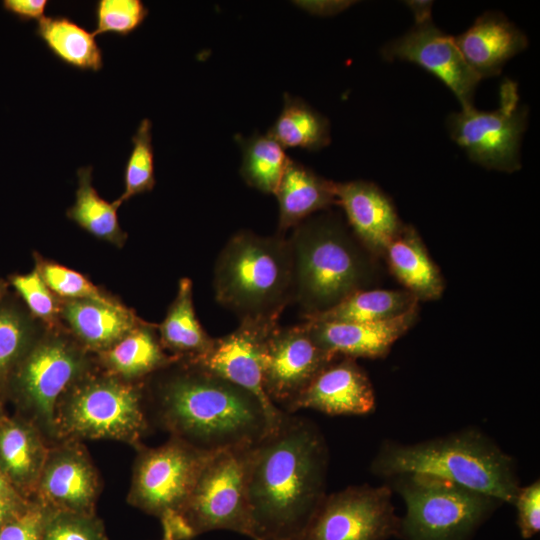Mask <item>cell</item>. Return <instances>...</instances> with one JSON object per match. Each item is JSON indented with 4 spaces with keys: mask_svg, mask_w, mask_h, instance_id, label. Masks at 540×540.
I'll list each match as a JSON object with an SVG mask.
<instances>
[{
    "mask_svg": "<svg viewBox=\"0 0 540 540\" xmlns=\"http://www.w3.org/2000/svg\"><path fill=\"white\" fill-rule=\"evenodd\" d=\"M37 486L40 503L49 509L93 513L98 476L84 450L76 445L48 451Z\"/></svg>",
    "mask_w": 540,
    "mask_h": 540,
    "instance_id": "obj_16",
    "label": "cell"
},
{
    "mask_svg": "<svg viewBox=\"0 0 540 540\" xmlns=\"http://www.w3.org/2000/svg\"><path fill=\"white\" fill-rule=\"evenodd\" d=\"M92 171V166L78 169L76 200L67 216L96 238L122 245L126 234L119 225L118 207L97 193L92 185Z\"/></svg>",
    "mask_w": 540,
    "mask_h": 540,
    "instance_id": "obj_30",
    "label": "cell"
},
{
    "mask_svg": "<svg viewBox=\"0 0 540 540\" xmlns=\"http://www.w3.org/2000/svg\"><path fill=\"white\" fill-rule=\"evenodd\" d=\"M161 540H175L167 528L163 527V537Z\"/></svg>",
    "mask_w": 540,
    "mask_h": 540,
    "instance_id": "obj_45",
    "label": "cell"
},
{
    "mask_svg": "<svg viewBox=\"0 0 540 540\" xmlns=\"http://www.w3.org/2000/svg\"><path fill=\"white\" fill-rule=\"evenodd\" d=\"M83 368L81 354L60 339L38 344L23 361L18 381L44 427L56 429L58 401Z\"/></svg>",
    "mask_w": 540,
    "mask_h": 540,
    "instance_id": "obj_15",
    "label": "cell"
},
{
    "mask_svg": "<svg viewBox=\"0 0 540 540\" xmlns=\"http://www.w3.org/2000/svg\"><path fill=\"white\" fill-rule=\"evenodd\" d=\"M36 270L50 290L74 299H110L82 274L54 262L37 260Z\"/></svg>",
    "mask_w": 540,
    "mask_h": 540,
    "instance_id": "obj_35",
    "label": "cell"
},
{
    "mask_svg": "<svg viewBox=\"0 0 540 540\" xmlns=\"http://www.w3.org/2000/svg\"><path fill=\"white\" fill-rule=\"evenodd\" d=\"M28 506L19 496L0 497V528L21 514Z\"/></svg>",
    "mask_w": 540,
    "mask_h": 540,
    "instance_id": "obj_42",
    "label": "cell"
},
{
    "mask_svg": "<svg viewBox=\"0 0 540 540\" xmlns=\"http://www.w3.org/2000/svg\"><path fill=\"white\" fill-rule=\"evenodd\" d=\"M213 454L174 437L164 445L145 449L134 470L131 503L160 519L179 513Z\"/></svg>",
    "mask_w": 540,
    "mask_h": 540,
    "instance_id": "obj_11",
    "label": "cell"
},
{
    "mask_svg": "<svg viewBox=\"0 0 540 540\" xmlns=\"http://www.w3.org/2000/svg\"><path fill=\"white\" fill-rule=\"evenodd\" d=\"M47 508L40 502L29 505L21 514L0 528V540H41Z\"/></svg>",
    "mask_w": 540,
    "mask_h": 540,
    "instance_id": "obj_39",
    "label": "cell"
},
{
    "mask_svg": "<svg viewBox=\"0 0 540 540\" xmlns=\"http://www.w3.org/2000/svg\"><path fill=\"white\" fill-rule=\"evenodd\" d=\"M416 307L417 298L407 290L365 289L326 311L303 318L321 322H377L398 317Z\"/></svg>",
    "mask_w": 540,
    "mask_h": 540,
    "instance_id": "obj_25",
    "label": "cell"
},
{
    "mask_svg": "<svg viewBox=\"0 0 540 540\" xmlns=\"http://www.w3.org/2000/svg\"><path fill=\"white\" fill-rule=\"evenodd\" d=\"M146 423L139 390L114 378L77 385L58 409L56 419V427L67 435L130 443L139 440Z\"/></svg>",
    "mask_w": 540,
    "mask_h": 540,
    "instance_id": "obj_8",
    "label": "cell"
},
{
    "mask_svg": "<svg viewBox=\"0 0 540 540\" xmlns=\"http://www.w3.org/2000/svg\"><path fill=\"white\" fill-rule=\"evenodd\" d=\"M3 8L21 21L40 20L44 17L47 0H4Z\"/></svg>",
    "mask_w": 540,
    "mask_h": 540,
    "instance_id": "obj_40",
    "label": "cell"
},
{
    "mask_svg": "<svg viewBox=\"0 0 540 540\" xmlns=\"http://www.w3.org/2000/svg\"><path fill=\"white\" fill-rule=\"evenodd\" d=\"M148 9L140 0H99L95 7L94 36L116 33L127 36L146 19Z\"/></svg>",
    "mask_w": 540,
    "mask_h": 540,
    "instance_id": "obj_34",
    "label": "cell"
},
{
    "mask_svg": "<svg viewBox=\"0 0 540 540\" xmlns=\"http://www.w3.org/2000/svg\"><path fill=\"white\" fill-rule=\"evenodd\" d=\"M309 335L304 323L268 335L261 354L263 390L278 409L290 413L314 378L335 358Z\"/></svg>",
    "mask_w": 540,
    "mask_h": 540,
    "instance_id": "obj_12",
    "label": "cell"
},
{
    "mask_svg": "<svg viewBox=\"0 0 540 540\" xmlns=\"http://www.w3.org/2000/svg\"><path fill=\"white\" fill-rule=\"evenodd\" d=\"M351 0H311L295 1L294 4L310 14L317 16H333L352 6Z\"/></svg>",
    "mask_w": 540,
    "mask_h": 540,
    "instance_id": "obj_41",
    "label": "cell"
},
{
    "mask_svg": "<svg viewBox=\"0 0 540 540\" xmlns=\"http://www.w3.org/2000/svg\"><path fill=\"white\" fill-rule=\"evenodd\" d=\"M279 205L278 234L296 227L313 213L337 204L335 182L290 160L274 193Z\"/></svg>",
    "mask_w": 540,
    "mask_h": 540,
    "instance_id": "obj_21",
    "label": "cell"
},
{
    "mask_svg": "<svg viewBox=\"0 0 540 540\" xmlns=\"http://www.w3.org/2000/svg\"><path fill=\"white\" fill-rule=\"evenodd\" d=\"M177 362L154 388L157 417L174 438L216 453L249 448L274 428L254 394L196 364Z\"/></svg>",
    "mask_w": 540,
    "mask_h": 540,
    "instance_id": "obj_2",
    "label": "cell"
},
{
    "mask_svg": "<svg viewBox=\"0 0 540 540\" xmlns=\"http://www.w3.org/2000/svg\"><path fill=\"white\" fill-rule=\"evenodd\" d=\"M418 307L398 317L377 322L305 321L306 329L325 351L350 358H382L415 323Z\"/></svg>",
    "mask_w": 540,
    "mask_h": 540,
    "instance_id": "obj_18",
    "label": "cell"
},
{
    "mask_svg": "<svg viewBox=\"0 0 540 540\" xmlns=\"http://www.w3.org/2000/svg\"><path fill=\"white\" fill-rule=\"evenodd\" d=\"M47 454L32 427L14 421L0 426V468L10 483L37 484Z\"/></svg>",
    "mask_w": 540,
    "mask_h": 540,
    "instance_id": "obj_27",
    "label": "cell"
},
{
    "mask_svg": "<svg viewBox=\"0 0 540 540\" xmlns=\"http://www.w3.org/2000/svg\"><path fill=\"white\" fill-rule=\"evenodd\" d=\"M527 119L528 109L520 101L517 84L505 79L496 109H461L448 115L446 126L450 138L471 161L486 169L513 173L521 168L520 148Z\"/></svg>",
    "mask_w": 540,
    "mask_h": 540,
    "instance_id": "obj_7",
    "label": "cell"
},
{
    "mask_svg": "<svg viewBox=\"0 0 540 540\" xmlns=\"http://www.w3.org/2000/svg\"><path fill=\"white\" fill-rule=\"evenodd\" d=\"M247 449L216 452L203 467L178 513L192 537L212 530H229L251 538L245 479Z\"/></svg>",
    "mask_w": 540,
    "mask_h": 540,
    "instance_id": "obj_9",
    "label": "cell"
},
{
    "mask_svg": "<svg viewBox=\"0 0 540 540\" xmlns=\"http://www.w3.org/2000/svg\"><path fill=\"white\" fill-rule=\"evenodd\" d=\"M7 285L4 281H0V299L3 297V295L6 292Z\"/></svg>",
    "mask_w": 540,
    "mask_h": 540,
    "instance_id": "obj_46",
    "label": "cell"
},
{
    "mask_svg": "<svg viewBox=\"0 0 540 540\" xmlns=\"http://www.w3.org/2000/svg\"><path fill=\"white\" fill-rule=\"evenodd\" d=\"M36 35L55 57L73 68L96 72L103 67L94 34L69 17L44 16L38 21Z\"/></svg>",
    "mask_w": 540,
    "mask_h": 540,
    "instance_id": "obj_26",
    "label": "cell"
},
{
    "mask_svg": "<svg viewBox=\"0 0 540 540\" xmlns=\"http://www.w3.org/2000/svg\"><path fill=\"white\" fill-rule=\"evenodd\" d=\"M159 331L161 345L172 351L177 361L192 362L211 348L214 338L207 334L195 315L189 278L180 279L177 295Z\"/></svg>",
    "mask_w": 540,
    "mask_h": 540,
    "instance_id": "obj_24",
    "label": "cell"
},
{
    "mask_svg": "<svg viewBox=\"0 0 540 540\" xmlns=\"http://www.w3.org/2000/svg\"><path fill=\"white\" fill-rule=\"evenodd\" d=\"M30 336L27 321L14 308L0 306V374L23 353Z\"/></svg>",
    "mask_w": 540,
    "mask_h": 540,
    "instance_id": "obj_36",
    "label": "cell"
},
{
    "mask_svg": "<svg viewBox=\"0 0 540 540\" xmlns=\"http://www.w3.org/2000/svg\"><path fill=\"white\" fill-rule=\"evenodd\" d=\"M242 151L240 174L245 183L263 193L274 194L290 158L269 134L237 135Z\"/></svg>",
    "mask_w": 540,
    "mask_h": 540,
    "instance_id": "obj_31",
    "label": "cell"
},
{
    "mask_svg": "<svg viewBox=\"0 0 540 540\" xmlns=\"http://www.w3.org/2000/svg\"><path fill=\"white\" fill-rule=\"evenodd\" d=\"M387 61H407L441 81L456 97L461 109L473 107L481 81L462 56L454 37L443 33L433 22L414 25L381 49Z\"/></svg>",
    "mask_w": 540,
    "mask_h": 540,
    "instance_id": "obj_13",
    "label": "cell"
},
{
    "mask_svg": "<svg viewBox=\"0 0 540 540\" xmlns=\"http://www.w3.org/2000/svg\"><path fill=\"white\" fill-rule=\"evenodd\" d=\"M404 3L413 15L415 25H421L432 21L433 1L409 0Z\"/></svg>",
    "mask_w": 540,
    "mask_h": 540,
    "instance_id": "obj_43",
    "label": "cell"
},
{
    "mask_svg": "<svg viewBox=\"0 0 540 540\" xmlns=\"http://www.w3.org/2000/svg\"><path fill=\"white\" fill-rule=\"evenodd\" d=\"M389 486H350L325 495L297 540H387L400 519Z\"/></svg>",
    "mask_w": 540,
    "mask_h": 540,
    "instance_id": "obj_10",
    "label": "cell"
},
{
    "mask_svg": "<svg viewBox=\"0 0 540 540\" xmlns=\"http://www.w3.org/2000/svg\"><path fill=\"white\" fill-rule=\"evenodd\" d=\"M107 366L125 378H139L160 371L175 358L167 356L153 331L140 325L104 351Z\"/></svg>",
    "mask_w": 540,
    "mask_h": 540,
    "instance_id": "obj_29",
    "label": "cell"
},
{
    "mask_svg": "<svg viewBox=\"0 0 540 540\" xmlns=\"http://www.w3.org/2000/svg\"><path fill=\"white\" fill-rule=\"evenodd\" d=\"M278 325L277 321H240L233 332L214 338L211 348L204 355L189 362L254 394L274 428L286 412L273 405L263 390L261 354L266 338Z\"/></svg>",
    "mask_w": 540,
    "mask_h": 540,
    "instance_id": "obj_14",
    "label": "cell"
},
{
    "mask_svg": "<svg viewBox=\"0 0 540 540\" xmlns=\"http://www.w3.org/2000/svg\"><path fill=\"white\" fill-rule=\"evenodd\" d=\"M41 540H108V538L102 522L94 513L47 508Z\"/></svg>",
    "mask_w": 540,
    "mask_h": 540,
    "instance_id": "obj_33",
    "label": "cell"
},
{
    "mask_svg": "<svg viewBox=\"0 0 540 540\" xmlns=\"http://www.w3.org/2000/svg\"><path fill=\"white\" fill-rule=\"evenodd\" d=\"M10 282L35 316L45 321L53 320L57 311L56 303L36 269L27 274L13 275Z\"/></svg>",
    "mask_w": 540,
    "mask_h": 540,
    "instance_id": "obj_37",
    "label": "cell"
},
{
    "mask_svg": "<svg viewBox=\"0 0 540 540\" xmlns=\"http://www.w3.org/2000/svg\"><path fill=\"white\" fill-rule=\"evenodd\" d=\"M284 149L317 151L331 142L329 120L304 100L284 94L283 107L267 132Z\"/></svg>",
    "mask_w": 540,
    "mask_h": 540,
    "instance_id": "obj_28",
    "label": "cell"
},
{
    "mask_svg": "<svg viewBox=\"0 0 540 540\" xmlns=\"http://www.w3.org/2000/svg\"><path fill=\"white\" fill-rule=\"evenodd\" d=\"M63 316L84 344L103 351L139 326L133 313L112 299L68 300Z\"/></svg>",
    "mask_w": 540,
    "mask_h": 540,
    "instance_id": "obj_22",
    "label": "cell"
},
{
    "mask_svg": "<svg viewBox=\"0 0 540 540\" xmlns=\"http://www.w3.org/2000/svg\"><path fill=\"white\" fill-rule=\"evenodd\" d=\"M17 494L11 483L0 468V497H16Z\"/></svg>",
    "mask_w": 540,
    "mask_h": 540,
    "instance_id": "obj_44",
    "label": "cell"
},
{
    "mask_svg": "<svg viewBox=\"0 0 540 540\" xmlns=\"http://www.w3.org/2000/svg\"><path fill=\"white\" fill-rule=\"evenodd\" d=\"M455 42L480 79L497 76L511 58L528 46L527 36L505 15L485 12Z\"/></svg>",
    "mask_w": 540,
    "mask_h": 540,
    "instance_id": "obj_20",
    "label": "cell"
},
{
    "mask_svg": "<svg viewBox=\"0 0 540 540\" xmlns=\"http://www.w3.org/2000/svg\"><path fill=\"white\" fill-rule=\"evenodd\" d=\"M521 536L529 539L540 530V481L520 487L513 502Z\"/></svg>",
    "mask_w": 540,
    "mask_h": 540,
    "instance_id": "obj_38",
    "label": "cell"
},
{
    "mask_svg": "<svg viewBox=\"0 0 540 540\" xmlns=\"http://www.w3.org/2000/svg\"><path fill=\"white\" fill-rule=\"evenodd\" d=\"M215 299L240 321H277L293 302V263L288 238L250 230L233 234L215 266Z\"/></svg>",
    "mask_w": 540,
    "mask_h": 540,
    "instance_id": "obj_4",
    "label": "cell"
},
{
    "mask_svg": "<svg viewBox=\"0 0 540 540\" xmlns=\"http://www.w3.org/2000/svg\"><path fill=\"white\" fill-rule=\"evenodd\" d=\"M133 148L124 171L125 190L113 203L118 207L131 197L151 191L155 186L152 123L143 119L132 137Z\"/></svg>",
    "mask_w": 540,
    "mask_h": 540,
    "instance_id": "obj_32",
    "label": "cell"
},
{
    "mask_svg": "<svg viewBox=\"0 0 540 540\" xmlns=\"http://www.w3.org/2000/svg\"><path fill=\"white\" fill-rule=\"evenodd\" d=\"M384 256L394 276L418 301L441 297L443 278L413 227L403 225L386 248Z\"/></svg>",
    "mask_w": 540,
    "mask_h": 540,
    "instance_id": "obj_23",
    "label": "cell"
},
{
    "mask_svg": "<svg viewBox=\"0 0 540 540\" xmlns=\"http://www.w3.org/2000/svg\"><path fill=\"white\" fill-rule=\"evenodd\" d=\"M288 242L293 263V302L303 316L330 309L368 289L374 268L367 254L332 215L307 218Z\"/></svg>",
    "mask_w": 540,
    "mask_h": 540,
    "instance_id": "obj_5",
    "label": "cell"
},
{
    "mask_svg": "<svg viewBox=\"0 0 540 540\" xmlns=\"http://www.w3.org/2000/svg\"><path fill=\"white\" fill-rule=\"evenodd\" d=\"M389 479L406 507L399 528L404 540H467L502 504L431 475L407 473Z\"/></svg>",
    "mask_w": 540,
    "mask_h": 540,
    "instance_id": "obj_6",
    "label": "cell"
},
{
    "mask_svg": "<svg viewBox=\"0 0 540 540\" xmlns=\"http://www.w3.org/2000/svg\"><path fill=\"white\" fill-rule=\"evenodd\" d=\"M310 408L329 415H363L375 408V394L365 371L350 357L338 356L310 383L290 414Z\"/></svg>",
    "mask_w": 540,
    "mask_h": 540,
    "instance_id": "obj_17",
    "label": "cell"
},
{
    "mask_svg": "<svg viewBox=\"0 0 540 540\" xmlns=\"http://www.w3.org/2000/svg\"><path fill=\"white\" fill-rule=\"evenodd\" d=\"M335 196L364 248L384 255L403 227L390 199L378 186L363 180L335 182Z\"/></svg>",
    "mask_w": 540,
    "mask_h": 540,
    "instance_id": "obj_19",
    "label": "cell"
},
{
    "mask_svg": "<svg viewBox=\"0 0 540 540\" xmlns=\"http://www.w3.org/2000/svg\"><path fill=\"white\" fill-rule=\"evenodd\" d=\"M371 472L387 479L407 473L431 475L509 504L521 487L513 458L474 428L414 444L385 441L371 462Z\"/></svg>",
    "mask_w": 540,
    "mask_h": 540,
    "instance_id": "obj_3",
    "label": "cell"
},
{
    "mask_svg": "<svg viewBox=\"0 0 540 540\" xmlns=\"http://www.w3.org/2000/svg\"><path fill=\"white\" fill-rule=\"evenodd\" d=\"M328 448L318 427L285 413L247 449L246 494L253 540H297L325 497Z\"/></svg>",
    "mask_w": 540,
    "mask_h": 540,
    "instance_id": "obj_1",
    "label": "cell"
}]
</instances>
